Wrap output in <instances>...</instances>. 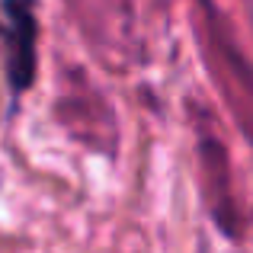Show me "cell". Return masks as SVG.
I'll return each instance as SVG.
<instances>
[{"instance_id":"cell-1","label":"cell","mask_w":253,"mask_h":253,"mask_svg":"<svg viewBox=\"0 0 253 253\" xmlns=\"http://www.w3.org/2000/svg\"><path fill=\"white\" fill-rule=\"evenodd\" d=\"M36 36L39 23L32 13V0H3L6 77L13 93H23L36 77Z\"/></svg>"}]
</instances>
